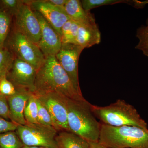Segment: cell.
Returning <instances> with one entry per match:
<instances>
[{"mask_svg": "<svg viewBox=\"0 0 148 148\" xmlns=\"http://www.w3.org/2000/svg\"><path fill=\"white\" fill-rule=\"evenodd\" d=\"M54 92L73 100L84 99L77 92L69 75L54 56L45 57L37 72L33 94L36 96Z\"/></svg>", "mask_w": 148, "mask_h": 148, "instance_id": "6da1fadb", "label": "cell"}, {"mask_svg": "<svg viewBox=\"0 0 148 148\" xmlns=\"http://www.w3.org/2000/svg\"><path fill=\"white\" fill-rule=\"evenodd\" d=\"M91 104L85 98L79 100L67 98L68 127L70 132L88 143H98L101 123L92 113Z\"/></svg>", "mask_w": 148, "mask_h": 148, "instance_id": "7a4b0ae2", "label": "cell"}, {"mask_svg": "<svg viewBox=\"0 0 148 148\" xmlns=\"http://www.w3.org/2000/svg\"><path fill=\"white\" fill-rule=\"evenodd\" d=\"M91 110L102 124L114 127L138 126L148 130V125L134 106L123 100H118L106 106L91 104Z\"/></svg>", "mask_w": 148, "mask_h": 148, "instance_id": "3957f363", "label": "cell"}, {"mask_svg": "<svg viewBox=\"0 0 148 148\" xmlns=\"http://www.w3.org/2000/svg\"><path fill=\"white\" fill-rule=\"evenodd\" d=\"M98 143L110 148H148V129L101 123Z\"/></svg>", "mask_w": 148, "mask_h": 148, "instance_id": "277c9868", "label": "cell"}, {"mask_svg": "<svg viewBox=\"0 0 148 148\" xmlns=\"http://www.w3.org/2000/svg\"><path fill=\"white\" fill-rule=\"evenodd\" d=\"M5 47L13 53L15 58L30 64L37 71L45 61V56L38 45L14 28L11 30Z\"/></svg>", "mask_w": 148, "mask_h": 148, "instance_id": "5b68a950", "label": "cell"}, {"mask_svg": "<svg viewBox=\"0 0 148 148\" xmlns=\"http://www.w3.org/2000/svg\"><path fill=\"white\" fill-rule=\"evenodd\" d=\"M15 132L24 146L59 148L56 140L58 132L53 127L27 123L18 125Z\"/></svg>", "mask_w": 148, "mask_h": 148, "instance_id": "8992f818", "label": "cell"}, {"mask_svg": "<svg viewBox=\"0 0 148 148\" xmlns=\"http://www.w3.org/2000/svg\"><path fill=\"white\" fill-rule=\"evenodd\" d=\"M13 17L14 21V28L32 42L38 45L41 37L40 25L27 1H24Z\"/></svg>", "mask_w": 148, "mask_h": 148, "instance_id": "52a82bcc", "label": "cell"}, {"mask_svg": "<svg viewBox=\"0 0 148 148\" xmlns=\"http://www.w3.org/2000/svg\"><path fill=\"white\" fill-rule=\"evenodd\" d=\"M84 49L74 44H62L56 55L58 63L66 72L77 92L82 95L80 87L78 76V62L80 55Z\"/></svg>", "mask_w": 148, "mask_h": 148, "instance_id": "ba28073f", "label": "cell"}, {"mask_svg": "<svg viewBox=\"0 0 148 148\" xmlns=\"http://www.w3.org/2000/svg\"><path fill=\"white\" fill-rule=\"evenodd\" d=\"M36 97L49 112L56 130L58 132H70L68 124V98L54 92L46 93Z\"/></svg>", "mask_w": 148, "mask_h": 148, "instance_id": "9c48e42d", "label": "cell"}, {"mask_svg": "<svg viewBox=\"0 0 148 148\" xmlns=\"http://www.w3.org/2000/svg\"><path fill=\"white\" fill-rule=\"evenodd\" d=\"M37 71L30 64L15 58L6 78L16 90H24L33 93Z\"/></svg>", "mask_w": 148, "mask_h": 148, "instance_id": "30bf717a", "label": "cell"}, {"mask_svg": "<svg viewBox=\"0 0 148 148\" xmlns=\"http://www.w3.org/2000/svg\"><path fill=\"white\" fill-rule=\"evenodd\" d=\"M33 10L41 27V37L38 46L45 57L49 56H56L62 46L61 37L40 13Z\"/></svg>", "mask_w": 148, "mask_h": 148, "instance_id": "8fae6325", "label": "cell"}, {"mask_svg": "<svg viewBox=\"0 0 148 148\" xmlns=\"http://www.w3.org/2000/svg\"><path fill=\"white\" fill-rule=\"evenodd\" d=\"M27 2L32 10L41 14L61 37L62 27L71 19L65 12L64 7H56L48 3L46 0L27 1Z\"/></svg>", "mask_w": 148, "mask_h": 148, "instance_id": "7c38bea8", "label": "cell"}, {"mask_svg": "<svg viewBox=\"0 0 148 148\" xmlns=\"http://www.w3.org/2000/svg\"><path fill=\"white\" fill-rule=\"evenodd\" d=\"M32 92L24 90H16L15 94L7 97L9 108L10 119L18 125L27 124L24 117V110Z\"/></svg>", "mask_w": 148, "mask_h": 148, "instance_id": "4fadbf2b", "label": "cell"}, {"mask_svg": "<svg viewBox=\"0 0 148 148\" xmlns=\"http://www.w3.org/2000/svg\"><path fill=\"white\" fill-rule=\"evenodd\" d=\"M101 41V33L95 21L80 24L75 44L84 49L88 48Z\"/></svg>", "mask_w": 148, "mask_h": 148, "instance_id": "5bb4252c", "label": "cell"}, {"mask_svg": "<svg viewBox=\"0 0 148 148\" xmlns=\"http://www.w3.org/2000/svg\"><path fill=\"white\" fill-rule=\"evenodd\" d=\"M64 9L70 19L79 24L95 21L94 16L90 11H86L83 8L80 1L68 0Z\"/></svg>", "mask_w": 148, "mask_h": 148, "instance_id": "9a60e30c", "label": "cell"}, {"mask_svg": "<svg viewBox=\"0 0 148 148\" xmlns=\"http://www.w3.org/2000/svg\"><path fill=\"white\" fill-rule=\"evenodd\" d=\"M56 140L59 148H90L86 140L69 131L58 132Z\"/></svg>", "mask_w": 148, "mask_h": 148, "instance_id": "2e32d148", "label": "cell"}, {"mask_svg": "<svg viewBox=\"0 0 148 148\" xmlns=\"http://www.w3.org/2000/svg\"><path fill=\"white\" fill-rule=\"evenodd\" d=\"M80 24L70 19L61 29V39L62 44H75L77 35Z\"/></svg>", "mask_w": 148, "mask_h": 148, "instance_id": "e0dca14e", "label": "cell"}, {"mask_svg": "<svg viewBox=\"0 0 148 148\" xmlns=\"http://www.w3.org/2000/svg\"><path fill=\"white\" fill-rule=\"evenodd\" d=\"M12 17L9 14L0 9V49L4 47L10 33Z\"/></svg>", "mask_w": 148, "mask_h": 148, "instance_id": "ac0fdd59", "label": "cell"}, {"mask_svg": "<svg viewBox=\"0 0 148 148\" xmlns=\"http://www.w3.org/2000/svg\"><path fill=\"white\" fill-rule=\"evenodd\" d=\"M15 58L13 53L5 47L0 49V81L6 78Z\"/></svg>", "mask_w": 148, "mask_h": 148, "instance_id": "d6986e66", "label": "cell"}, {"mask_svg": "<svg viewBox=\"0 0 148 148\" xmlns=\"http://www.w3.org/2000/svg\"><path fill=\"white\" fill-rule=\"evenodd\" d=\"M37 98L33 93L27 101L24 110V117L27 123H38Z\"/></svg>", "mask_w": 148, "mask_h": 148, "instance_id": "ffe728a7", "label": "cell"}, {"mask_svg": "<svg viewBox=\"0 0 148 148\" xmlns=\"http://www.w3.org/2000/svg\"><path fill=\"white\" fill-rule=\"evenodd\" d=\"M24 147L15 131L0 134V148H23Z\"/></svg>", "mask_w": 148, "mask_h": 148, "instance_id": "44dd1931", "label": "cell"}, {"mask_svg": "<svg viewBox=\"0 0 148 148\" xmlns=\"http://www.w3.org/2000/svg\"><path fill=\"white\" fill-rule=\"evenodd\" d=\"M136 36L139 42L135 49L141 51L148 58V17L145 25H142L137 29Z\"/></svg>", "mask_w": 148, "mask_h": 148, "instance_id": "7402d4cb", "label": "cell"}, {"mask_svg": "<svg viewBox=\"0 0 148 148\" xmlns=\"http://www.w3.org/2000/svg\"><path fill=\"white\" fill-rule=\"evenodd\" d=\"M130 1L126 0H82L81 1L83 8L86 11H90L92 9L102 6L111 5L120 3L129 4Z\"/></svg>", "mask_w": 148, "mask_h": 148, "instance_id": "603a6c76", "label": "cell"}, {"mask_svg": "<svg viewBox=\"0 0 148 148\" xmlns=\"http://www.w3.org/2000/svg\"><path fill=\"white\" fill-rule=\"evenodd\" d=\"M37 98L38 123L46 126H51L55 128V125L49 112L38 97Z\"/></svg>", "mask_w": 148, "mask_h": 148, "instance_id": "cb8c5ba5", "label": "cell"}, {"mask_svg": "<svg viewBox=\"0 0 148 148\" xmlns=\"http://www.w3.org/2000/svg\"><path fill=\"white\" fill-rule=\"evenodd\" d=\"M24 1L0 0V9L5 11L14 17Z\"/></svg>", "mask_w": 148, "mask_h": 148, "instance_id": "d4e9b609", "label": "cell"}, {"mask_svg": "<svg viewBox=\"0 0 148 148\" xmlns=\"http://www.w3.org/2000/svg\"><path fill=\"white\" fill-rule=\"evenodd\" d=\"M16 92L15 86L6 78L0 81V94L8 97L14 95Z\"/></svg>", "mask_w": 148, "mask_h": 148, "instance_id": "484cf974", "label": "cell"}, {"mask_svg": "<svg viewBox=\"0 0 148 148\" xmlns=\"http://www.w3.org/2000/svg\"><path fill=\"white\" fill-rule=\"evenodd\" d=\"M18 125L0 116V134L16 130Z\"/></svg>", "mask_w": 148, "mask_h": 148, "instance_id": "4316f807", "label": "cell"}, {"mask_svg": "<svg viewBox=\"0 0 148 148\" xmlns=\"http://www.w3.org/2000/svg\"><path fill=\"white\" fill-rule=\"evenodd\" d=\"M0 116L10 119L9 108L7 98L5 96L0 94Z\"/></svg>", "mask_w": 148, "mask_h": 148, "instance_id": "83f0119b", "label": "cell"}, {"mask_svg": "<svg viewBox=\"0 0 148 148\" xmlns=\"http://www.w3.org/2000/svg\"><path fill=\"white\" fill-rule=\"evenodd\" d=\"M147 4H148V0H146L144 1L134 0L130 1L129 5H132L136 8L142 9L144 8Z\"/></svg>", "mask_w": 148, "mask_h": 148, "instance_id": "f1b7e54d", "label": "cell"}, {"mask_svg": "<svg viewBox=\"0 0 148 148\" xmlns=\"http://www.w3.org/2000/svg\"><path fill=\"white\" fill-rule=\"evenodd\" d=\"M46 1L56 7L63 8L68 1V0H46Z\"/></svg>", "mask_w": 148, "mask_h": 148, "instance_id": "f546056e", "label": "cell"}, {"mask_svg": "<svg viewBox=\"0 0 148 148\" xmlns=\"http://www.w3.org/2000/svg\"><path fill=\"white\" fill-rule=\"evenodd\" d=\"M90 148H110L98 143H88Z\"/></svg>", "mask_w": 148, "mask_h": 148, "instance_id": "4dcf8cb0", "label": "cell"}, {"mask_svg": "<svg viewBox=\"0 0 148 148\" xmlns=\"http://www.w3.org/2000/svg\"><path fill=\"white\" fill-rule=\"evenodd\" d=\"M23 148H52L50 147H27L24 146Z\"/></svg>", "mask_w": 148, "mask_h": 148, "instance_id": "1f68e13d", "label": "cell"}]
</instances>
